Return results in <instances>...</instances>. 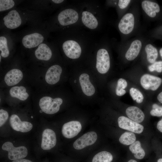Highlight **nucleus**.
<instances>
[{"label": "nucleus", "mask_w": 162, "mask_h": 162, "mask_svg": "<svg viewBox=\"0 0 162 162\" xmlns=\"http://www.w3.org/2000/svg\"><path fill=\"white\" fill-rule=\"evenodd\" d=\"M62 102V99L60 98L53 99L50 97L45 96L40 99L39 105L44 112L47 114H52L59 110L60 106Z\"/></svg>", "instance_id": "obj_1"}, {"label": "nucleus", "mask_w": 162, "mask_h": 162, "mask_svg": "<svg viewBox=\"0 0 162 162\" xmlns=\"http://www.w3.org/2000/svg\"><path fill=\"white\" fill-rule=\"evenodd\" d=\"M2 149L8 152V157L11 160L23 159L28 154V150L24 146L15 147L10 142L4 143L2 146Z\"/></svg>", "instance_id": "obj_2"}, {"label": "nucleus", "mask_w": 162, "mask_h": 162, "mask_svg": "<svg viewBox=\"0 0 162 162\" xmlns=\"http://www.w3.org/2000/svg\"><path fill=\"white\" fill-rule=\"evenodd\" d=\"M110 66V58L107 51L104 49H100L97 52L96 68L100 74L108 72Z\"/></svg>", "instance_id": "obj_3"}, {"label": "nucleus", "mask_w": 162, "mask_h": 162, "mask_svg": "<svg viewBox=\"0 0 162 162\" xmlns=\"http://www.w3.org/2000/svg\"><path fill=\"white\" fill-rule=\"evenodd\" d=\"M98 138L97 134L94 131L88 132L76 140L74 142V149L80 150L93 144Z\"/></svg>", "instance_id": "obj_4"}, {"label": "nucleus", "mask_w": 162, "mask_h": 162, "mask_svg": "<svg viewBox=\"0 0 162 162\" xmlns=\"http://www.w3.org/2000/svg\"><path fill=\"white\" fill-rule=\"evenodd\" d=\"M82 129V125L80 122L71 121L63 125L62 133L64 137L68 139L72 138L79 134Z\"/></svg>", "instance_id": "obj_5"}, {"label": "nucleus", "mask_w": 162, "mask_h": 162, "mask_svg": "<svg viewBox=\"0 0 162 162\" xmlns=\"http://www.w3.org/2000/svg\"><path fill=\"white\" fill-rule=\"evenodd\" d=\"M62 48L65 55L70 58H78L81 55V47L75 40H69L65 41L63 44Z\"/></svg>", "instance_id": "obj_6"}, {"label": "nucleus", "mask_w": 162, "mask_h": 162, "mask_svg": "<svg viewBox=\"0 0 162 162\" xmlns=\"http://www.w3.org/2000/svg\"><path fill=\"white\" fill-rule=\"evenodd\" d=\"M118 122L120 128L135 133L140 134L144 129L142 125L124 116L119 117Z\"/></svg>", "instance_id": "obj_7"}, {"label": "nucleus", "mask_w": 162, "mask_h": 162, "mask_svg": "<svg viewBox=\"0 0 162 162\" xmlns=\"http://www.w3.org/2000/svg\"><path fill=\"white\" fill-rule=\"evenodd\" d=\"M58 19L61 25L66 26L76 22L78 19V14L75 10L67 9L62 11L59 14Z\"/></svg>", "instance_id": "obj_8"}, {"label": "nucleus", "mask_w": 162, "mask_h": 162, "mask_svg": "<svg viewBox=\"0 0 162 162\" xmlns=\"http://www.w3.org/2000/svg\"><path fill=\"white\" fill-rule=\"evenodd\" d=\"M140 82L142 86L145 89L155 91L160 86L162 80L158 76L146 74L141 77Z\"/></svg>", "instance_id": "obj_9"}, {"label": "nucleus", "mask_w": 162, "mask_h": 162, "mask_svg": "<svg viewBox=\"0 0 162 162\" xmlns=\"http://www.w3.org/2000/svg\"><path fill=\"white\" fill-rule=\"evenodd\" d=\"M57 140L55 132L50 129H46L43 131L41 148L44 150H49L56 146Z\"/></svg>", "instance_id": "obj_10"}, {"label": "nucleus", "mask_w": 162, "mask_h": 162, "mask_svg": "<svg viewBox=\"0 0 162 162\" xmlns=\"http://www.w3.org/2000/svg\"><path fill=\"white\" fill-rule=\"evenodd\" d=\"M134 25V15L130 13L124 15L120 20L118 27L120 31L124 34H128L133 31Z\"/></svg>", "instance_id": "obj_11"}, {"label": "nucleus", "mask_w": 162, "mask_h": 162, "mask_svg": "<svg viewBox=\"0 0 162 162\" xmlns=\"http://www.w3.org/2000/svg\"><path fill=\"white\" fill-rule=\"evenodd\" d=\"M10 123L12 128L14 130L22 132L30 131L33 128L31 123L26 121H21L16 115L13 114L10 117Z\"/></svg>", "instance_id": "obj_12"}, {"label": "nucleus", "mask_w": 162, "mask_h": 162, "mask_svg": "<svg viewBox=\"0 0 162 162\" xmlns=\"http://www.w3.org/2000/svg\"><path fill=\"white\" fill-rule=\"evenodd\" d=\"M4 23L7 28L13 29L19 26L21 19L18 13L15 10L10 11L3 18Z\"/></svg>", "instance_id": "obj_13"}, {"label": "nucleus", "mask_w": 162, "mask_h": 162, "mask_svg": "<svg viewBox=\"0 0 162 162\" xmlns=\"http://www.w3.org/2000/svg\"><path fill=\"white\" fill-rule=\"evenodd\" d=\"M62 69L59 65H55L50 67L47 70L45 75V79L47 83L53 85L59 80Z\"/></svg>", "instance_id": "obj_14"}, {"label": "nucleus", "mask_w": 162, "mask_h": 162, "mask_svg": "<svg viewBox=\"0 0 162 162\" xmlns=\"http://www.w3.org/2000/svg\"><path fill=\"white\" fill-rule=\"evenodd\" d=\"M44 40L41 34L34 33L25 36L22 39V44L26 48H31L35 47L41 44Z\"/></svg>", "instance_id": "obj_15"}, {"label": "nucleus", "mask_w": 162, "mask_h": 162, "mask_svg": "<svg viewBox=\"0 0 162 162\" xmlns=\"http://www.w3.org/2000/svg\"><path fill=\"white\" fill-rule=\"evenodd\" d=\"M23 77L22 73L20 70L14 69L6 74L4 80L8 86H12L19 83L22 79Z\"/></svg>", "instance_id": "obj_16"}, {"label": "nucleus", "mask_w": 162, "mask_h": 162, "mask_svg": "<svg viewBox=\"0 0 162 162\" xmlns=\"http://www.w3.org/2000/svg\"><path fill=\"white\" fill-rule=\"evenodd\" d=\"M79 80L83 93L87 96L93 95L95 89L90 81L89 75L87 74H82L80 76Z\"/></svg>", "instance_id": "obj_17"}, {"label": "nucleus", "mask_w": 162, "mask_h": 162, "mask_svg": "<svg viewBox=\"0 0 162 162\" xmlns=\"http://www.w3.org/2000/svg\"><path fill=\"white\" fill-rule=\"evenodd\" d=\"M126 113L129 118L138 123L142 122L145 118L143 112L139 108L136 106H130L126 110Z\"/></svg>", "instance_id": "obj_18"}, {"label": "nucleus", "mask_w": 162, "mask_h": 162, "mask_svg": "<svg viewBox=\"0 0 162 162\" xmlns=\"http://www.w3.org/2000/svg\"><path fill=\"white\" fill-rule=\"evenodd\" d=\"M142 46V43L140 40H136L134 41L126 53V58L129 61H132L135 59L139 55Z\"/></svg>", "instance_id": "obj_19"}, {"label": "nucleus", "mask_w": 162, "mask_h": 162, "mask_svg": "<svg viewBox=\"0 0 162 162\" xmlns=\"http://www.w3.org/2000/svg\"><path fill=\"white\" fill-rule=\"evenodd\" d=\"M142 7L145 13L149 16L154 17L156 13L160 11V8L158 4L154 2L148 0H144L142 2Z\"/></svg>", "instance_id": "obj_20"}, {"label": "nucleus", "mask_w": 162, "mask_h": 162, "mask_svg": "<svg viewBox=\"0 0 162 162\" xmlns=\"http://www.w3.org/2000/svg\"><path fill=\"white\" fill-rule=\"evenodd\" d=\"M35 55L39 60L48 61L52 56V51L47 45L45 44H41L39 45L35 52Z\"/></svg>", "instance_id": "obj_21"}, {"label": "nucleus", "mask_w": 162, "mask_h": 162, "mask_svg": "<svg viewBox=\"0 0 162 162\" xmlns=\"http://www.w3.org/2000/svg\"><path fill=\"white\" fill-rule=\"evenodd\" d=\"M82 20L83 24L90 29H94L98 26L97 19L92 13L89 11H86L82 12Z\"/></svg>", "instance_id": "obj_22"}, {"label": "nucleus", "mask_w": 162, "mask_h": 162, "mask_svg": "<svg viewBox=\"0 0 162 162\" xmlns=\"http://www.w3.org/2000/svg\"><path fill=\"white\" fill-rule=\"evenodd\" d=\"M26 88L23 86H15L11 88L9 91L11 97L17 98L21 100H26L29 96L28 94L26 92Z\"/></svg>", "instance_id": "obj_23"}, {"label": "nucleus", "mask_w": 162, "mask_h": 162, "mask_svg": "<svg viewBox=\"0 0 162 162\" xmlns=\"http://www.w3.org/2000/svg\"><path fill=\"white\" fill-rule=\"evenodd\" d=\"M129 149L131 152L134 154V156L136 158L141 159L145 157V152L141 147V143L139 141H136L130 145Z\"/></svg>", "instance_id": "obj_24"}, {"label": "nucleus", "mask_w": 162, "mask_h": 162, "mask_svg": "<svg viewBox=\"0 0 162 162\" xmlns=\"http://www.w3.org/2000/svg\"><path fill=\"white\" fill-rule=\"evenodd\" d=\"M113 159L110 153L103 151L97 153L93 157L92 162H111Z\"/></svg>", "instance_id": "obj_25"}, {"label": "nucleus", "mask_w": 162, "mask_h": 162, "mask_svg": "<svg viewBox=\"0 0 162 162\" xmlns=\"http://www.w3.org/2000/svg\"><path fill=\"white\" fill-rule=\"evenodd\" d=\"M147 53V58L149 63L153 64L155 62L158 56V52L156 48L151 44L147 45L145 47Z\"/></svg>", "instance_id": "obj_26"}, {"label": "nucleus", "mask_w": 162, "mask_h": 162, "mask_svg": "<svg viewBox=\"0 0 162 162\" xmlns=\"http://www.w3.org/2000/svg\"><path fill=\"white\" fill-rule=\"evenodd\" d=\"M135 134L130 132H126L122 134L119 138L120 142L124 145H131L136 141Z\"/></svg>", "instance_id": "obj_27"}, {"label": "nucleus", "mask_w": 162, "mask_h": 162, "mask_svg": "<svg viewBox=\"0 0 162 162\" xmlns=\"http://www.w3.org/2000/svg\"><path fill=\"white\" fill-rule=\"evenodd\" d=\"M127 86V82L126 80L123 78L119 79L117 81L116 91V94L118 96L124 94L126 93L124 89Z\"/></svg>", "instance_id": "obj_28"}, {"label": "nucleus", "mask_w": 162, "mask_h": 162, "mask_svg": "<svg viewBox=\"0 0 162 162\" xmlns=\"http://www.w3.org/2000/svg\"><path fill=\"white\" fill-rule=\"evenodd\" d=\"M0 50L1 52V55L4 58L8 57L9 54V52L8 47L7 40L4 36L0 37Z\"/></svg>", "instance_id": "obj_29"}, {"label": "nucleus", "mask_w": 162, "mask_h": 162, "mask_svg": "<svg viewBox=\"0 0 162 162\" xmlns=\"http://www.w3.org/2000/svg\"><path fill=\"white\" fill-rule=\"evenodd\" d=\"M130 94L133 100H136L138 103H141L143 100V96L142 93L138 89L131 88L130 90Z\"/></svg>", "instance_id": "obj_30"}, {"label": "nucleus", "mask_w": 162, "mask_h": 162, "mask_svg": "<svg viewBox=\"0 0 162 162\" xmlns=\"http://www.w3.org/2000/svg\"><path fill=\"white\" fill-rule=\"evenodd\" d=\"M14 4V1L12 0H0V11L10 9L13 7Z\"/></svg>", "instance_id": "obj_31"}, {"label": "nucleus", "mask_w": 162, "mask_h": 162, "mask_svg": "<svg viewBox=\"0 0 162 162\" xmlns=\"http://www.w3.org/2000/svg\"><path fill=\"white\" fill-rule=\"evenodd\" d=\"M152 109L151 111V115L153 116L161 117L162 116V106L154 104L152 106Z\"/></svg>", "instance_id": "obj_32"}, {"label": "nucleus", "mask_w": 162, "mask_h": 162, "mask_svg": "<svg viewBox=\"0 0 162 162\" xmlns=\"http://www.w3.org/2000/svg\"><path fill=\"white\" fill-rule=\"evenodd\" d=\"M148 69L150 72L155 71L158 73L161 72H162V61L155 62L148 66Z\"/></svg>", "instance_id": "obj_33"}, {"label": "nucleus", "mask_w": 162, "mask_h": 162, "mask_svg": "<svg viewBox=\"0 0 162 162\" xmlns=\"http://www.w3.org/2000/svg\"><path fill=\"white\" fill-rule=\"evenodd\" d=\"M8 114L7 111L3 110H0V126H2L7 120Z\"/></svg>", "instance_id": "obj_34"}, {"label": "nucleus", "mask_w": 162, "mask_h": 162, "mask_svg": "<svg viewBox=\"0 0 162 162\" xmlns=\"http://www.w3.org/2000/svg\"><path fill=\"white\" fill-rule=\"evenodd\" d=\"M130 2V0H120L118 1V6L121 9H124L128 6Z\"/></svg>", "instance_id": "obj_35"}, {"label": "nucleus", "mask_w": 162, "mask_h": 162, "mask_svg": "<svg viewBox=\"0 0 162 162\" xmlns=\"http://www.w3.org/2000/svg\"><path fill=\"white\" fill-rule=\"evenodd\" d=\"M157 128L158 130L162 132V119L159 121L157 123Z\"/></svg>", "instance_id": "obj_36"}, {"label": "nucleus", "mask_w": 162, "mask_h": 162, "mask_svg": "<svg viewBox=\"0 0 162 162\" xmlns=\"http://www.w3.org/2000/svg\"><path fill=\"white\" fill-rule=\"evenodd\" d=\"M12 162H32L31 161L24 159H21L13 161Z\"/></svg>", "instance_id": "obj_37"}, {"label": "nucleus", "mask_w": 162, "mask_h": 162, "mask_svg": "<svg viewBox=\"0 0 162 162\" xmlns=\"http://www.w3.org/2000/svg\"><path fill=\"white\" fill-rule=\"evenodd\" d=\"M157 99L160 103L162 104V91L157 96Z\"/></svg>", "instance_id": "obj_38"}, {"label": "nucleus", "mask_w": 162, "mask_h": 162, "mask_svg": "<svg viewBox=\"0 0 162 162\" xmlns=\"http://www.w3.org/2000/svg\"><path fill=\"white\" fill-rule=\"evenodd\" d=\"M52 1L56 4L61 3L64 1L63 0H52Z\"/></svg>", "instance_id": "obj_39"}, {"label": "nucleus", "mask_w": 162, "mask_h": 162, "mask_svg": "<svg viewBox=\"0 0 162 162\" xmlns=\"http://www.w3.org/2000/svg\"><path fill=\"white\" fill-rule=\"evenodd\" d=\"M160 54V56L161 57V58L162 59V48H161L159 51Z\"/></svg>", "instance_id": "obj_40"}, {"label": "nucleus", "mask_w": 162, "mask_h": 162, "mask_svg": "<svg viewBox=\"0 0 162 162\" xmlns=\"http://www.w3.org/2000/svg\"><path fill=\"white\" fill-rule=\"evenodd\" d=\"M128 162H137L136 160H133V159H131L130 160H129Z\"/></svg>", "instance_id": "obj_41"}, {"label": "nucleus", "mask_w": 162, "mask_h": 162, "mask_svg": "<svg viewBox=\"0 0 162 162\" xmlns=\"http://www.w3.org/2000/svg\"><path fill=\"white\" fill-rule=\"evenodd\" d=\"M157 162H162V158L159 159L157 160Z\"/></svg>", "instance_id": "obj_42"}, {"label": "nucleus", "mask_w": 162, "mask_h": 162, "mask_svg": "<svg viewBox=\"0 0 162 162\" xmlns=\"http://www.w3.org/2000/svg\"><path fill=\"white\" fill-rule=\"evenodd\" d=\"M0 61H1V56H0Z\"/></svg>", "instance_id": "obj_43"}]
</instances>
